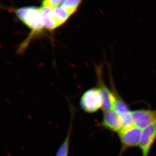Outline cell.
Segmentation results:
<instances>
[{
	"mask_svg": "<svg viewBox=\"0 0 156 156\" xmlns=\"http://www.w3.org/2000/svg\"><path fill=\"white\" fill-rule=\"evenodd\" d=\"M81 2V1L67 0L63 2L61 6L71 15L76 12Z\"/></svg>",
	"mask_w": 156,
	"mask_h": 156,
	"instance_id": "7c38bea8",
	"label": "cell"
},
{
	"mask_svg": "<svg viewBox=\"0 0 156 156\" xmlns=\"http://www.w3.org/2000/svg\"><path fill=\"white\" fill-rule=\"evenodd\" d=\"M103 98L97 87L91 88L84 92L80 100L81 108L88 113H94L102 108Z\"/></svg>",
	"mask_w": 156,
	"mask_h": 156,
	"instance_id": "7a4b0ae2",
	"label": "cell"
},
{
	"mask_svg": "<svg viewBox=\"0 0 156 156\" xmlns=\"http://www.w3.org/2000/svg\"><path fill=\"white\" fill-rule=\"evenodd\" d=\"M110 83V88L112 92L114 95L115 102L113 109L118 112L122 115L124 118L125 122V128L130 127L133 126L131 118V112L128 104L121 97L118 93L116 89L112 77L111 73V71L109 72Z\"/></svg>",
	"mask_w": 156,
	"mask_h": 156,
	"instance_id": "5b68a950",
	"label": "cell"
},
{
	"mask_svg": "<svg viewBox=\"0 0 156 156\" xmlns=\"http://www.w3.org/2000/svg\"><path fill=\"white\" fill-rule=\"evenodd\" d=\"M71 120L70 123L69 128L67 135L66 136L64 141L60 145L56 154V156H68L69 153L70 140L71 136L72 130L73 120L75 115V111L74 108L70 107Z\"/></svg>",
	"mask_w": 156,
	"mask_h": 156,
	"instance_id": "9c48e42d",
	"label": "cell"
},
{
	"mask_svg": "<svg viewBox=\"0 0 156 156\" xmlns=\"http://www.w3.org/2000/svg\"><path fill=\"white\" fill-rule=\"evenodd\" d=\"M156 141V121L143 129L138 146L141 156H149Z\"/></svg>",
	"mask_w": 156,
	"mask_h": 156,
	"instance_id": "52a82bcc",
	"label": "cell"
},
{
	"mask_svg": "<svg viewBox=\"0 0 156 156\" xmlns=\"http://www.w3.org/2000/svg\"><path fill=\"white\" fill-rule=\"evenodd\" d=\"M133 126L143 129L156 121V109H140L132 111Z\"/></svg>",
	"mask_w": 156,
	"mask_h": 156,
	"instance_id": "ba28073f",
	"label": "cell"
},
{
	"mask_svg": "<svg viewBox=\"0 0 156 156\" xmlns=\"http://www.w3.org/2000/svg\"><path fill=\"white\" fill-rule=\"evenodd\" d=\"M52 13L58 27L64 23L70 16L67 11L61 6L53 9Z\"/></svg>",
	"mask_w": 156,
	"mask_h": 156,
	"instance_id": "8fae6325",
	"label": "cell"
},
{
	"mask_svg": "<svg viewBox=\"0 0 156 156\" xmlns=\"http://www.w3.org/2000/svg\"><path fill=\"white\" fill-rule=\"evenodd\" d=\"M97 126L113 133H119L125 128L124 118L114 109L103 112L101 122Z\"/></svg>",
	"mask_w": 156,
	"mask_h": 156,
	"instance_id": "277c9868",
	"label": "cell"
},
{
	"mask_svg": "<svg viewBox=\"0 0 156 156\" xmlns=\"http://www.w3.org/2000/svg\"><path fill=\"white\" fill-rule=\"evenodd\" d=\"M52 10L48 8H41V14L44 27L52 30L58 27L52 13Z\"/></svg>",
	"mask_w": 156,
	"mask_h": 156,
	"instance_id": "30bf717a",
	"label": "cell"
},
{
	"mask_svg": "<svg viewBox=\"0 0 156 156\" xmlns=\"http://www.w3.org/2000/svg\"><path fill=\"white\" fill-rule=\"evenodd\" d=\"M142 129L134 126L124 128L118 133L121 144L119 156H122L128 149L138 147Z\"/></svg>",
	"mask_w": 156,
	"mask_h": 156,
	"instance_id": "3957f363",
	"label": "cell"
},
{
	"mask_svg": "<svg viewBox=\"0 0 156 156\" xmlns=\"http://www.w3.org/2000/svg\"><path fill=\"white\" fill-rule=\"evenodd\" d=\"M97 76V88L100 90L103 98L102 111L113 109L115 102L114 95L111 89H109L104 80L103 71L101 66H97L96 68Z\"/></svg>",
	"mask_w": 156,
	"mask_h": 156,
	"instance_id": "8992f818",
	"label": "cell"
},
{
	"mask_svg": "<svg viewBox=\"0 0 156 156\" xmlns=\"http://www.w3.org/2000/svg\"><path fill=\"white\" fill-rule=\"evenodd\" d=\"M63 2L59 0H45L42 2V8H48L53 10L58 7Z\"/></svg>",
	"mask_w": 156,
	"mask_h": 156,
	"instance_id": "4fadbf2b",
	"label": "cell"
},
{
	"mask_svg": "<svg viewBox=\"0 0 156 156\" xmlns=\"http://www.w3.org/2000/svg\"><path fill=\"white\" fill-rule=\"evenodd\" d=\"M15 14L18 18L34 32L41 31L44 27L42 21L41 8L23 7L17 9Z\"/></svg>",
	"mask_w": 156,
	"mask_h": 156,
	"instance_id": "6da1fadb",
	"label": "cell"
}]
</instances>
